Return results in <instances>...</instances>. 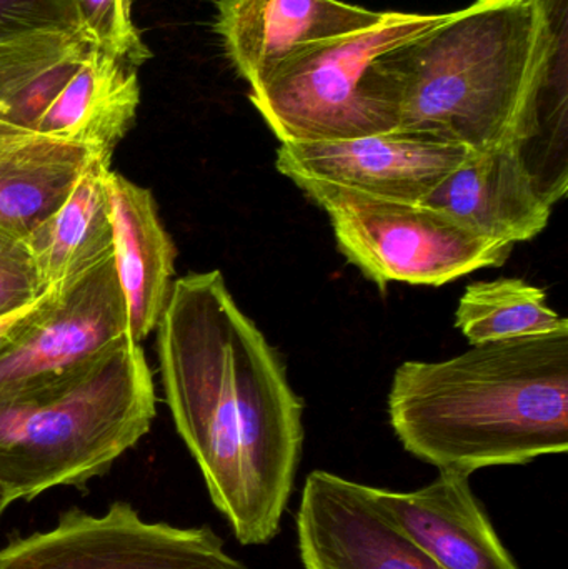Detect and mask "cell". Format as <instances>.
Here are the masks:
<instances>
[{
  "instance_id": "1",
  "label": "cell",
  "mask_w": 568,
  "mask_h": 569,
  "mask_svg": "<svg viewBox=\"0 0 568 569\" xmlns=\"http://www.w3.org/2000/svg\"><path fill=\"white\" fill-rule=\"evenodd\" d=\"M157 355L177 431L240 543L279 533L303 445L302 400L219 270L172 284Z\"/></svg>"
},
{
  "instance_id": "2",
  "label": "cell",
  "mask_w": 568,
  "mask_h": 569,
  "mask_svg": "<svg viewBox=\"0 0 568 569\" xmlns=\"http://www.w3.org/2000/svg\"><path fill=\"white\" fill-rule=\"evenodd\" d=\"M567 0H477L376 66L402 132L524 153L567 120Z\"/></svg>"
},
{
  "instance_id": "3",
  "label": "cell",
  "mask_w": 568,
  "mask_h": 569,
  "mask_svg": "<svg viewBox=\"0 0 568 569\" xmlns=\"http://www.w3.org/2000/svg\"><path fill=\"white\" fill-rule=\"evenodd\" d=\"M390 425L439 471L526 465L568 450V330L474 345L442 361H406Z\"/></svg>"
},
{
  "instance_id": "4",
  "label": "cell",
  "mask_w": 568,
  "mask_h": 569,
  "mask_svg": "<svg viewBox=\"0 0 568 569\" xmlns=\"http://www.w3.org/2000/svg\"><path fill=\"white\" fill-rule=\"evenodd\" d=\"M152 371L127 337L69 377L0 405V483L13 501L102 477L150 431Z\"/></svg>"
},
{
  "instance_id": "5",
  "label": "cell",
  "mask_w": 568,
  "mask_h": 569,
  "mask_svg": "<svg viewBox=\"0 0 568 569\" xmlns=\"http://www.w3.org/2000/svg\"><path fill=\"white\" fill-rule=\"evenodd\" d=\"M444 19L386 12L382 22L307 43L252 86L250 100L280 143L339 142L399 129L377 59Z\"/></svg>"
},
{
  "instance_id": "6",
  "label": "cell",
  "mask_w": 568,
  "mask_h": 569,
  "mask_svg": "<svg viewBox=\"0 0 568 569\" xmlns=\"http://www.w3.org/2000/svg\"><path fill=\"white\" fill-rule=\"evenodd\" d=\"M293 183L326 210L340 252L380 288L392 282L442 287L502 266L514 249L422 203L380 199L319 180Z\"/></svg>"
},
{
  "instance_id": "7",
  "label": "cell",
  "mask_w": 568,
  "mask_h": 569,
  "mask_svg": "<svg viewBox=\"0 0 568 569\" xmlns=\"http://www.w3.org/2000/svg\"><path fill=\"white\" fill-rule=\"evenodd\" d=\"M0 569H249L202 528L149 523L126 501L103 515L79 508L49 531L13 538L0 550Z\"/></svg>"
},
{
  "instance_id": "8",
  "label": "cell",
  "mask_w": 568,
  "mask_h": 569,
  "mask_svg": "<svg viewBox=\"0 0 568 569\" xmlns=\"http://www.w3.org/2000/svg\"><path fill=\"white\" fill-rule=\"evenodd\" d=\"M127 337L129 310L112 252L56 290L49 305L0 348V405L69 377Z\"/></svg>"
},
{
  "instance_id": "9",
  "label": "cell",
  "mask_w": 568,
  "mask_h": 569,
  "mask_svg": "<svg viewBox=\"0 0 568 569\" xmlns=\"http://www.w3.org/2000/svg\"><path fill=\"white\" fill-rule=\"evenodd\" d=\"M470 150L419 133L393 132L339 142L280 143L276 167L287 179H309L367 196L420 203Z\"/></svg>"
},
{
  "instance_id": "10",
  "label": "cell",
  "mask_w": 568,
  "mask_h": 569,
  "mask_svg": "<svg viewBox=\"0 0 568 569\" xmlns=\"http://www.w3.org/2000/svg\"><path fill=\"white\" fill-rule=\"evenodd\" d=\"M296 527L306 569H444L383 513L370 487L329 471L307 477Z\"/></svg>"
},
{
  "instance_id": "11",
  "label": "cell",
  "mask_w": 568,
  "mask_h": 569,
  "mask_svg": "<svg viewBox=\"0 0 568 569\" xmlns=\"http://www.w3.org/2000/svg\"><path fill=\"white\" fill-rule=\"evenodd\" d=\"M383 17L342 0H219L216 32L252 87L300 47L369 29Z\"/></svg>"
},
{
  "instance_id": "12",
  "label": "cell",
  "mask_w": 568,
  "mask_h": 569,
  "mask_svg": "<svg viewBox=\"0 0 568 569\" xmlns=\"http://www.w3.org/2000/svg\"><path fill=\"white\" fill-rule=\"evenodd\" d=\"M469 475L440 471L420 490L370 487L383 513L444 569H520L470 488Z\"/></svg>"
},
{
  "instance_id": "13",
  "label": "cell",
  "mask_w": 568,
  "mask_h": 569,
  "mask_svg": "<svg viewBox=\"0 0 568 569\" xmlns=\"http://www.w3.org/2000/svg\"><path fill=\"white\" fill-rule=\"evenodd\" d=\"M420 203L510 247L542 233L552 213L509 147L470 153Z\"/></svg>"
},
{
  "instance_id": "14",
  "label": "cell",
  "mask_w": 568,
  "mask_h": 569,
  "mask_svg": "<svg viewBox=\"0 0 568 569\" xmlns=\"http://www.w3.org/2000/svg\"><path fill=\"white\" fill-rule=\"evenodd\" d=\"M109 193L113 262L129 310L130 337L140 343L157 330L169 303L177 249L150 190L110 170Z\"/></svg>"
},
{
  "instance_id": "15",
  "label": "cell",
  "mask_w": 568,
  "mask_h": 569,
  "mask_svg": "<svg viewBox=\"0 0 568 569\" xmlns=\"http://www.w3.org/2000/svg\"><path fill=\"white\" fill-rule=\"evenodd\" d=\"M110 157H90L62 206L29 237L46 288L66 287L113 252Z\"/></svg>"
},
{
  "instance_id": "16",
  "label": "cell",
  "mask_w": 568,
  "mask_h": 569,
  "mask_svg": "<svg viewBox=\"0 0 568 569\" xmlns=\"http://www.w3.org/2000/svg\"><path fill=\"white\" fill-rule=\"evenodd\" d=\"M96 153L42 137L0 153V229L27 239L62 206Z\"/></svg>"
},
{
  "instance_id": "17",
  "label": "cell",
  "mask_w": 568,
  "mask_h": 569,
  "mask_svg": "<svg viewBox=\"0 0 568 569\" xmlns=\"http://www.w3.org/2000/svg\"><path fill=\"white\" fill-rule=\"evenodd\" d=\"M456 323L472 345L568 330L567 318L547 305L546 291L522 279L470 284L460 297Z\"/></svg>"
},
{
  "instance_id": "18",
  "label": "cell",
  "mask_w": 568,
  "mask_h": 569,
  "mask_svg": "<svg viewBox=\"0 0 568 569\" xmlns=\"http://www.w3.org/2000/svg\"><path fill=\"white\" fill-rule=\"evenodd\" d=\"M83 32L96 46L139 67L150 57L132 20L130 0H76Z\"/></svg>"
},
{
  "instance_id": "19",
  "label": "cell",
  "mask_w": 568,
  "mask_h": 569,
  "mask_svg": "<svg viewBox=\"0 0 568 569\" xmlns=\"http://www.w3.org/2000/svg\"><path fill=\"white\" fill-rule=\"evenodd\" d=\"M47 290L26 237L0 229V317L32 303Z\"/></svg>"
},
{
  "instance_id": "20",
  "label": "cell",
  "mask_w": 568,
  "mask_h": 569,
  "mask_svg": "<svg viewBox=\"0 0 568 569\" xmlns=\"http://www.w3.org/2000/svg\"><path fill=\"white\" fill-rule=\"evenodd\" d=\"M39 30H83L76 0H0V42Z\"/></svg>"
},
{
  "instance_id": "21",
  "label": "cell",
  "mask_w": 568,
  "mask_h": 569,
  "mask_svg": "<svg viewBox=\"0 0 568 569\" xmlns=\"http://www.w3.org/2000/svg\"><path fill=\"white\" fill-rule=\"evenodd\" d=\"M53 295H56V288H49L42 297L37 298L32 303L0 317V348L6 347L17 333H20L49 305Z\"/></svg>"
},
{
  "instance_id": "22",
  "label": "cell",
  "mask_w": 568,
  "mask_h": 569,
  "mask_svg": "<svg viewBox=\"0 0 568 569\" xmlns=\"http://www.w3.org/2000/svg\"><path fill=\"white\" fill-rule=\"evenodd\" d=\"M10 503H13V500L10 498V495L7 493L6 488L2 487V483H0V518H2L3 511L7 510V507H9Z\"/></svg>"
}]
</instances>
